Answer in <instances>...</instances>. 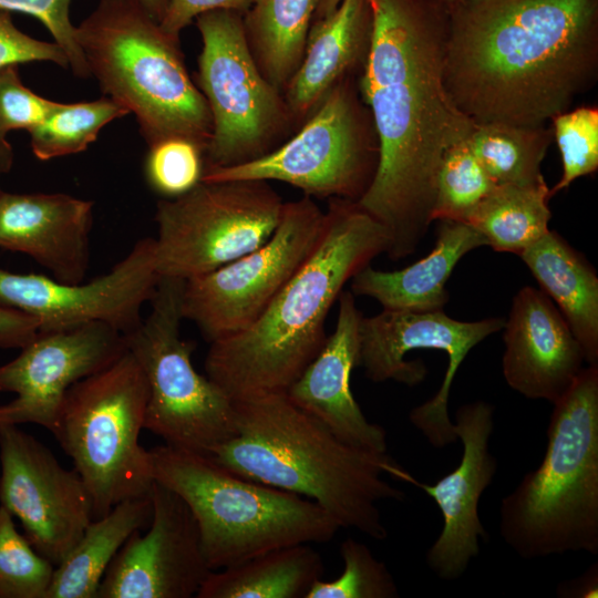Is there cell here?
I'll return each mask as SVG.
<instances>
[{
	"instance_id": "obj_1",
	"label": "cell",
	"mask_w": 598,
	"mask_h": 598,
	"mask_svg": "<svg viewBox=\"0 0 598 598\" xmlns=\"http://www.w3.org/2000/svg\"><path fill=\"white\" fill-rule=\"evenodd\" d=\"M371 25L360 91L371 112L378 163L357 200L390 237L386 255L413 254L432 224L445 152L475 123L452 102L443 69L447 8L441 0H368Z\"/></svg>"
},
{
	"instance_id": "obj_36",
	"label": "cell",
	"mask_w": 598,
	"mask_h": 598,
	"mask_svg": "<svg viewBox=\"0 0 598 598\" xmlns=\"http://www.w3.org/2000/svg\"><path fill=\"white\" fill-rule=\"evenodd\" d=\"M59 102L44 99L28 89L18 65L0 69V137L10 131H30L39 125Z\"/></svg>"
},
{
	"instance_id": "obj_25",
	"label": "cell",
	"mask_w": 598,
	"mask_h": 598,
	"mask_svg": "<svg viewBox=\"0 0 598 598\" xmlns=\"http://www.w3.org/2000/svg\"><path fill=\"white\" fill-rule=\"evenodd\" d=\"M152 518L150 494L123 501L92 519L79 542L54 568L47 598H96L111 561L135 532Z\"/></svg>"
},
{
	"instance_id": "obj_18",
	"label": "cell",
	"mask_w": 598,
	"mask_h": 598,
	"mask_svg": "<svg viewBox=\"0 0 598 598\" xmlns=\"http://www.w3.org/2000/svg\"><path fill=\"white\" fill-rule=\"evenodd\" d=\"M493 415L494 406L484 401L460 406L454 423L456 436L463 444L458 466L433 485L414 477L410 483L430 495L441 511L443 527L425 560L443 580L462 577L480 553V539L487 538L478 504L497 472V461L489 450Z\"/></svg>"
},
{
	"instance_id": "obj_17",
	"label": "cell",
	"mask_w": 598,
	"mask_h": 598,
	"mask_svg": "<svg viewBox=\"0 0 598 598\" xmlns=\"http://www.w3.org/2000/svg\"><path fill=\"white\" fill-rule=\"evenodd\" d=\"M150 497L152 518L146 534L135 530L120 548L96 598L196 597L212 571L187 504L155 481Z\"/></svg>"
},
{
	"instance_id": "obj_32",
	"label": "cell",
	"mask_w": 598,
	"mask_h": 598,
	"mask_svg": "<svg viewBox=\"0 0 598 598\" xmlns=\"http://www.w3.org/2000/svg\"><path fill=\"white\" fill-rule=\"evenodd\" d=\"M54 568L0 505V598H47Z\"/></svg>"
},
{
	"instance_id": "obj_20",
	"label": "cell",
	"mask_w": 598,
	"mask_h": 598,
	"mask_svg": "<svg viewBox=\"0 0 598 598\" xmlns=\"http://www.w3.org/2000/svg\"><path fill=\"white\" fill-rule=\"evenodd\" d=\"M338 299L334 331L285 393L296 406L319 420L344 443L386 453L384 429L367 420L350 385L351 373L359 365L362 315L351 291H342Z\"/></svg>"
},
{
	"instance_id": "obj_44",
	"label": "cell",
	"mask_w": 598,
	"mask_h": 598,
	"mask_svg": "<svg viewBox=\"0 0 598 598\" xmlns=\"http://www.w3.org/2000/svg\"><path fill=\"white\" fill-rule=\"evenodd\" d=\"M342 0H316L313 20L330 14Z\"/></svg>"
},
{
	"instance_id": "obj_7",
	"label": "cell",
	"mask_w": 598,
	"mask_h": 598,
	"mask_svg": "<svg viewBox=\"0 0 598 598\" xmlns=\"http://www.w3.org/2000/svg\"><path fill=\"white\" fill-rule=\"evenodd\" d=\"M154 481L189 507L210 570L296 544L327 543L340 526L316 502L237 475L208 455L155 446Z\"/></svg>"
},
{
	"instance_id": "obj_23",
	"label": "cell",
	"mask_w": 598,
	"mask_h": 598,
	"mask_svg": "<svg viewBox=\"0 0 598 598\" xmlns=\"http://www.w3.org/2000/svg\"><path fill=\"white\" fill-rule=\"evenodd\" d=\"M487 246L472 226L440 220L433 249L414 264L394 271L370 265L351 279V292L375 299L383 309L436 311L448 301L446 282L456 264L470 251Z\"/></svg>"
},
{
	"instance_id": "obj_3",
	"label": "cell",
	"mask_w": 598,
	"mask_h": 598,
	"mask_svg": "<svg viewBox=\"0 0 598 598\" xmlns=\"http://www.w3.org/2000/svg\"><path fill=\"white\" fill-rule=\"evenodd\" d=\"M389 244L386 229L355 200L331 199L316 247L265 311L243 331L210 342L206 375L231 400L285 393L324 344L326 320L343 286Z\"/></svg>"
},
{
	"instance_id": "obj_43",
	"label": "cell",
	"mask_w": 598,
	"mask_h": 598,
	"mask_svg": "<svg viewBox=\"0 0 598 598\" xmlns=\"http://www.w3.org/2000/svg\"><path fill=\"white\" fill-rule=\"evenodd\" d=\"M147 13L158 23L162 20L169 0H138Z\"/></svg>"
},
{
	"instance_id": "obj_21",
	"label": "cell",
	"mask_w": 598,
	"mask_h": 598,
	"mask_svg": "<svg viewBox=\"0 0 598 598\" xmlns=\"http://www.w3.org/2000/svg\"><path fill=\"white\" fill-rule=\"evenodd\" d=\"M94 203L62 193L0 190V247L22 252L56 280L83 282Z\"/></svg>"
},
{
	"instance_id": "obj_15",
	"label": "cell",
	"mask_w": 598,
	"mask_h": 598,
	"mask_svg": "<svg viewBox=\"0 0 598 598\" xmlns=\"http://www.w3.org/2000/svg\"><path fill=\"white\" fill-rule=\"evenodd\" d=\"M158 279L154 238L145 237L110 271L87 282L70 283L0 268V305L35 318L39 331L104 322L125 334L141 323L142 307L152 298Z\"/></svg>"
},
{
	"instance_id": "obj_35",
	"label": "cell",
	"mask_w": 598,
	"mask_h": 598,
	"mask_svg": "<svg viewBox=\"0 0 598 598\" xmlns=\"http://www.w3.org/2000/svg\"><path fill=\"white\" fill-rule=\"evenodd\" d=\"M205 169V151L197 143L172 137L148 146L144 173L148 186L165 198L195 187Z\"/></svg>"
},
{
	"instance_id": "obj_42",
	"label": "cell",
	"mask_w": 598,
	"mask_h": 598,
	"mask_svg": "<svg viewBox=\"0 0 598 598\" xmlns=\"http://www.w3.org/2000/svg\"><path fill=\"white\" fill-rule=\"evenodd\" d=\"M13 158L14 155L11 144L6 137H0V177L10 172L13 165Z\"/></svg>"
},
{
	"instance_id": "obj_38",
	"label": "cell",
	"mask_w": 598,
	"mask_h": 598,
	"mask_svg": "<svg viewBox=\"0 0 598 598\" xmlns=\"http://www.w3.org/2000/svg\"><path fill=\"white\" fill-rule=\"evenodd\" d=\"M28 62H52L70 69L59 44L25 34L16 27L10 12L0 11V69Z\"/></svg>"
},
{
	"instance_id": "obj_45",
	"label": "cell",
	"mask_w": 598,
	"mask_h": 598,
	"mask_svg": "<svg viewBox=\"0 0 598 598\" xmlns=\"http://www.w3.org/2000/svg\"><path fill=\"white\" fill-rule=\"evenodd\" d=\"M442 2H444L445 4L447 3H452V2H455V1H458V0H441Z\"/></svg>"
},
{
	"instance_id": "obj_39",
	"label": "cell",
	"mask_w": 598,
	"mask_h": 598,
	"mask_svg": "<svg viewBox=\"0 0 598 598\" xmlns=\"http://www.w3.org/2000/svg\"><path fill=\"white\" fill-rule=\"evenodd\" d=\"M255 0H169L159 27L168 35L179 39L181 31L194 19L214 10H231L245 14Z\"/></svg>"
},
{
	"instance_id": "obj_19",
	"label": "cell",
	"mask_w": 598,
	"mask_h": 598,
	"mask_svg": "<svg viewBox=\"0 0 598 598\" xmlns=\"http://www.w3.org/2000/svg\"><path fill=\"white\" fill-rule=\"evenodd\" d=\"M503 375L516 392L532 400L557 401L586 362L569 324L543 291H517L503 327Z\"/></svg>"
},
{
	"instance_id": "obj_26",
	"label": "cell",
	"mask_w": 598,
	"mask_h": 598,
	"mask_svg": "<svg viewBox=\"0 0 598 598\" xmlns=\"http://www.w3.org/2000/svg\"><path fill=\"white\" fill-rule=\"evenodd\" d=\"M320 554L309 544L276 548L212 570L197 598H302L323 575Z\"/></svg>"
},
{
	"instance_id": "obj_12",
	"label": "cell",
	"mask_w": 598,
	"mask_h": 598,
	"mask_svg": "<svg viewBox=\"0 0 598 598\" xmlns=\"http://www.w3.org/2000/svg\"><path fill=\"white\" fill-rule=\"evenodd\" d=\"M344 78L319 102L299 132L279 147L229 167H205L202 181H279L307 196L358 200L378 163V145Z\"/></svg>"
},
{
	"instance_id": "obj_16",
	"label": "cell",
	"mask_w": 598,
	"mask_h": 598,
	"mask_svg": "<svg viewBox=\"0 0 598 598\" xmlns=\"http://www.w3.org/2000/svg\"><path fill=\"white\" fill-rule=\"evenodd\" d=\"M126 351L124 334L104 322L39 331L18 357L0 365V425L33 423L54 433L62 403L78 381L109 367Z\"/></svg>"
},
{
	"instance_id": "obj_27",
	"label": "cell",
	"mask_w": 598,
	"mask_h": 598,
	"mask_svg": "<svg viewBox=\"0 0 598 598\" xmlns=\"http://www.w3.org/2000/svg\"><path fill=\"white\" fill-rule=\"evenodd\" d=\"M550 197L544 177L525 185H495L463 223L481 233L495 251L520 256L549 231Z\"/></svg>"
},
{
	"instance_id": "obj_34",
	"label": "cell",
	"mask_w": 598,
	"mask_h": 598,
	"mask_svg": "<svg viewBox=\"0 0 598 598\" xmlns=\"http://www.w3.org/2000/svg\"><path fill=\"white\" fill-rule=\"evenodd\" d=\"M553 137L563 162V175L550 195L568 188L581 176L598 168V109L581 106L551 118Z\"/></svg>"
},
{
	"instance_id": "obj_22",
	"label": "cell",
	"mask_w": 598,
	"mask_h": 598,
	"mask_svg": "<svg viewBox=\"0 0 598 598\" xmlns=\"http://www.w3.org/2000/svg\"><path fill=\"white\" fill-rule=\"evenodd\" d=\"M370 25L368 0H342L330 14L313 20L302 59L283 90L291 120L308 117L364 58Z\"/></svg>"
},
{
	"instance_id": "obj_9",
	"label": "cell",
	"mask_w": 598,
	"mask_h": 598,
	"mask_svg": "<svg viewBox=\"0 0 598 598\" xmlns=\"http://www.w3.org/2000/svg\"><path fill=\"white\" fill-rule=\"evenodd\" d=\"M184 283L159 277L148 316L124 339L148 386L144 429L166 445L208 455L236 434L234 402L192 363L195 342L179 331Z\"/></svg>"
},
{
	"instance_id": "obj_41",
	"label": "cell",
	"mask_w": 598,
	"mask_h": 598,
	"mask_svg": "<svg viewBox=\"0 0 598 598\" xmlns=\"http://www.w3.org/2000/svg\"><path fill=\"white\" fill-rule=\"evenodd\" d=\"M597 565L591 566L585 575L560 585L558 594L564 597H597Z\"/></svg>"
},
{
	"instance_id": "obj_6",
	"label": "cell",
	"mask_w": 598,
	"mask_h": 598,
	"mask_svg": "<svg viewBox=\"0 0 598 598\" xmlns=\"http://www.w3.org/2000/svg\"><path fill=\"white\" fill-rule=\"evenodd\" d=\"M75 40L104 94L134 114L147 146L210 138L207 102L192 81L178 39L165 33L138 0H100L75 25Z\"/></svg>"
},
{
	"instance_id": "obj_13",
	"label": "cell",
	"mask_w": 598,
	"mask_h": 598,
	"mask_svg": "<svg viewBox=\"0 0 598 598\" xmlns=\"http://www.w3.org/2000/svg\"><path fill=\"white\" fill-rule=\"evenodd\" d=\"M323 221L324 212L310 196L285 203L265 244L185 280L183 319L193 321L210 342L248 328L311 254Z\"/></svg>"
},
{
	"instance_id": "obj_2",
	"label": "cell",
	"mask_w": 598,
	"mask_h": 598,
	"mask_svg": "<svg viewBox=\"0 0 598 598\" xmlns=\"http://www.w3.org/2000/svg\"><path fill=\"white\" fill-rule=\"evenodd\" d=\"M443 78L474 123L543 126L598 70V0H458L446 4Z\"/></svg>"
},
{
	"instance_id": "obj_31",
	"label": "cell",
	"mask_w": 598,
	"mask_h": 598,
	"mask_svg": "<svg viewBox=\"0 0 598 598\" xmlns=\"http://www.w3.org/2000/svg\"><path fill=\"white\" fill-rule=\"evenodd\" d=\"M495 187L466 141L448 148L441 161L432 220L464 221L471 210Z\"/></svg>"
},
{
	"instance_id": "obj_11",
	"label": "cell",
	"mask_w": 598,
	"mask_h": 598,
	"mask_svg": "<svg viewBox=\"0 0 598 598\" xmlns=\"http://www.w3.org/2000/svg\"><path fill=\"white\" fill-rule=\"evenodd\" d=\"M283 202L266 181H200L156 205L155 266L159 277L190 279L265 244Z\"/></svg>"
},
{
	"instance_id": "obj_40",
	"label": "cell",
	"mask_w": 598,
	"mask_h": 598,
	"mask_svg": "<svg viewBox=\"0 0 598 598\" xmlns=\"http://www.w3.org/2000/svg\"><path fill=\"white\" fill-rule=\"evenodd\" d=\"M39 321L32 316L0 305V348L21 349L39 332Z\"/></svg>"
},
{
	"instance_id": "obj_30",
	"label": "cell",
	"mask_w": 598,
	"mask_h": 598,
	"mask_svg": "<svg viewBox=\"0 0 598 598\" xmlns=\"http://www.w3.org/2000/svg\"><path fill=\"white\" fill-rule=\"evenodd\" d=\"M127 114L104 95L87 102H59L39 125L29 131L31 150L40 161L83 152L106 124Z\"/></svg>"
},
{
	"instance_id": "obj_14",
	"label": "cell",
	"mask_w": 598,
	"mask_h": 598,
	"mask_svg": "<svg viewBox=\"0 0 598 598\" xmlns=\"http://www.w3.org/2000/svg\"><path fill=\"white\" fill-rule=\"evenodd\" d=\"M0 505L19 519L37 551L56 566L93 519L84 482L18 425H0Z\"/></svg>"
},
{
	"instance_id": "obj_8",
	"label": "cell",
	"mask_w": 598,
	"mask_h": 598,
	"mask_svg": "<svg viewBox=\"0 0 598 598\" xmlns=\"http://www.w3.org/2000/svg\"><path fill=\"white\" fill-rule=\"evenodd\" d=\"M147 400L146 378L127 349L74 383L64 398L53 435L91 495L93 519L150 494L151 455L138 441Z\"/></svg>"
},
{
	"instance_id": "obj_28",
	"label": "cell",
	"mask_w": 598,
	"mask_h": 598,
	"mask_svg": "<svg viewBox=\"0 0 598 598\" xmlns=\"http://www.w3.org/2000/svg\"><path fill=\"white\" fill-rule=\"evenodd\" d=\"M316 0H255L243 16L264 76L283 91L302 59Z\"/></svg>"
},
{
	"instance_id": "obj_4",
	"label": "cell",
	"mask_w": 598,
	"mask_h": 598,
	"mask_svg": "<svg viewBox=\"0 0 598 598\" xmlns=\"http://www.w3.org/2000/svg\"><path fill=\"white\" fill-rule=\"evenodd\" d=\"M236 434L208 454L243 477L316 502L340 526L377 540L388 536L378 507L405 494L384 475H412L388 453L344 443L286 393L233 400Z\"/></svg>"
},
{
	"instance_id": "obj_37",
	"label": "cell",
	"mask_w": 598,
	"mask_h": 598,
	"mask_svg": "<svg viewBox=\"0 0 598 598\" xmlns=\"http://www.w3.org/2000/svg\"><path fill=\"white\" fill-rule=\"evenodd\" d=\"M71 0H0V11L19 12L37 18L65 53L70 69L78 78L90 71L75 40V25L70 19Z\"/></svg>"
},
{
	"instance_id": "obj_5",
	"label": "cell",
	"mask_w": 598,
	"mask_h": 598,
	"mask_svg": "<svg viewBox=\"0 0 598 598\" xmlns=\"http://www.w3.org/2000/svg\"><path fill=\"white\" fill-rule=\"evenodd\" d=\"M553 404L540 465L501 504V535L526 559L598 553V363Z\"/></svg>"
},
{
	"instance_id": "obj_29",
	"label": "cell",
	"mask_w": 598,
	"mask_h": 598,
	"mask_svg": "<svg viewBox=\"0 0 598 598\" xmlns=\"http://www.w3.org/2000/svg\"><path fill=\"white\" fill-rule=\"evenodd\" d=\"M553 130L506 123H475L465 140L495 185L532 184L540 179L542 162Z\"/></svg>"
},
{
	"instance_id": "obj_24",
	"label": "cell",
	"mask_w": 598,
	"mask_h": 598,
	"mask_svg": "<svg viewBox=\"0 0 598 598\" xmlns=\"http://www.w3.org/2000/svg\"><path fill=\"white\" fill-rule=\"evenodd\" d=\"M519 257L569 324L586 362L598 363V277L594 267L551 230Z\"/></svg>"
},
{
	"instance_id": "obj_10",
	"label": "cell",
	"mask_w": 598,
	"mask_h": 598,
	"mask_svg": "<svg viewBox=\"0 0 598 598\" xmlns=\"http://www.w3.org/2000/svg\"><path fill=\"white\" fill-rule=\"evenodd\" d=\"M243 16L214 10L195 19L203 41L196 85L213 121L205 167H229L267 154L291 122L281 91L255 60Z\"/></svg>"
},
{
	"instance_id": "obj_33",
	"label": "cell",
	"mask_w": 598,
	"mask_h": 598,
	"mask_svg": "<svg viewBox=\"0 0 598 598\" xmlns=\"http://www.w3.org/2000/svg\"><path fill=\"white\" fill-rule=\"evenodd\" d=\"M342 574L329 581L317 580L306 598H395L396 584L388 567L369 547L353 538L340 545Z\"/></svg>"
}]
</instances>
